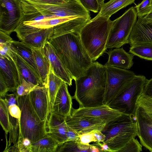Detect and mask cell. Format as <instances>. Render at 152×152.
I'll list each match as a JSON object with an SVG mask.
<instances>
[{
	"label": "cell",
	"mask_w": 152,
	"mask_h": 152,
	"mask_svg": "<svg viewBox=\"0 0 152 152\" xmlns=\"http://www.w3.org/2000/svg\"><path fill=\"white\" fill-rule=\"evenodd\" d=\"M62 63L75 80L84 75L93 62L83 46L79 34H65L50 39Z\"/></svg>",
	"instance_id": "6da1fadb"
},
{
	"label": "cell",
	"mask_w": 152,
	"mask_h": 152,
	"mask_svg": "<svg viewBox=\"0 0 152 152\" xmlns=\"http://www.w3.org/2000/svg\"><path fill=\"white\" fill-rule=\"evenodd\" d=\"M106 79L105 66L93 62L85 74L75 80V91L73 99L79 107H90L104 104Z\"/></svg>",
	"instance_id": "7a4b0ae2"
},
{
	"label": "cell",
	"mask_w": 152,
	"mask_h": 152,
	"mask_svg": "<svg viewBox=\"0 0 152 152\" xmlns=\"http://www.w3.org/2000/svg\"><path fill=\"white\" fill-rule=\"evenodd\" d=\"M112 22L110 18L97 15L91 19L80 31L81 42L93 61L106 52Z\"/></svg>",
	"instance_id": "3957f363"
},
{
	"label": "cell",
	"mask_w": 152,
	"mask_h": 152,
	"mask_svg": "<svg viewBox=\"0 0 152 152\" xmlns=\"http://www.w3.org/2000/svg\"><path fill=\"white\" fill-rule=\"evenodd\" d=\"M131 116L125 114L106 124L101 131L106 143L114 152H118L133 138L138 135L137 122Z\"/></svg>",
	"instance_id": "277c9868"
},
{
	"label": "cell",
	"mask_w": 152,
	"mask_h": 152,
	"mask_svg": "<svg viewBox=\"0 0 152 152\" xmlns=\"http://www.w3.org/2000/svg\"><path fill=\"white\" fill-rule=\"evenodd\" d=\"M17 102L21 112L19 123L20 139L27 138L33 143L48 134L47 121L41 120L37 115L29 94L18 96Z\"/></svg>",
	"instance_id": "5b68a950"
},
{
	"label": "cell",
	"mask_w": 152,
	"mask_h": 152,
	"mask_svg": "<svg viewBox=\"0 0 152 152\" xmlns=\"http://www.w3.org/2000/svg\"><path fill=\"white\" fill-rule=\"evenodd\" d=\"M147 80L143 75H136L121 88L107 105L134 118L137 101L142 94Z\"/></svg>",
	"instance_id": "8992f818"
},
{
	"label": "cell",
	"mask_w": 152,
	"mask_h": 152,
	"mask_svg": "<svg viewBox=\"0 0 152 152\" xmlns=\"http://www.w3.org/2000/svg\"><path fill=\"white\" fill-rule=\"evenodd\" d=\"M20 1L23 14L37 12L43 15L59 17H91L90 11L85 9L78 0H71L66 4L60 5Z\"/></svg>",
	"instance_id": "52a82bcc"
},
{
	"label": "cell",
	"mask_w": 152,
	"mask_h": 152,
	"mask_svg": "<svg viewBox=\"0 0 152 152\" xmlns=\"http://www.w3.org/2000/svg\"><path fill=\"white\" fill-rule=\"evenodd\" d=\"M136 10L132 7L121 16L113 21L106 48H118L129 44V39L137 21Z\"/></svg>",
	"instance_id": "ba28073f"
},
{
	"label": "cell",
	"mask_w": 152,
	"mask_h": 152,
	"mask_svg": "<svg viewBox=\"0 0 152 152\" xmlns=\"http://www.w3.org/2000/svg\"><path fill=\"white\" fill-rule=\"evenodd\" d=\"M20 0H0V30L10 35L23 17Z\"/></svg>",
	"instance_id": "9c48e42d"
},
{
	"label": "cell",
	"mask_w": 152,
	"mask_h": 152,
	"mask_svg": "<svg viewBox=\"0 0 152 152\" xmlns=\"http://www.w3.org/2000/svg\"><path fill=\"white\" fill-rule=\"evenodd\" d=\"M104 66L106 79L103 103L107 105L121 88L136 75L130 70Z\"/></svg>",
	"instance_id": "30bf717a"
},
{
	"label": "cell",
	"mask_w": 152,
	"mask_h": 152,
	"mask_svg": "<svg viewBox=\"0 0 152 152\" xmlns=\"http://www.w3.org/2000/svg\"><path fill=\"white\" fill-rule=\"evenodd\" d=\"M15 31L21 41L33 48L41 49L51 38L53 29L38 28L25 24L21 20Z\"/></svg>",
	"instance_id": "8fae6325"
},
{
	"label": "cell",
	"mask_w": 152,
	"mask_h": 152,
	"mask_svg": "<svg viewBox=\"0 0 152 152\" xmlns=\"http://www.w3.org/2000/svg\"><path fill=\"white\" fill-rule=\"evenodd\" d=\"M122 113L106 104L90 107L72 108L71 116L89 120L104 122L107 124Z\"/></svg>",
	"instance_id": "7c38bea8"
},
{
	"label": "cell",
	"mask_w": 152,
	"mask_h": 152,
	"mask_svg": "<svg viewBox=\"0 0 152 152\" xmlns=\"http://www.w3.org/2000/svg\"><path fill=\"white\" fill-rule=\"evenodd\" d=\"M32 105L40 119L47 121L51 112L48 87L37 86L29 94Z\"/></svg>",
	"instance_id": "4fadbf2b"
},
{
	"label": "cell",
	"mask_w": 152,
	"mask_h": 152,
	"mask_svg": "<svg viewBox=\"0 0 152 152\" xmlns=\"http://www.w3.org/2000/svg\"><path fill=\"white\" fill-rule=\"evenodd\" d=\"M129 44L130 47L152 45V20L145 16L138 17L130 34Z\"/></svg>",
	"instance_id": "5bb4252c"
},
{
	"label": "cell",
	"mask_w": 152,
	"mask_h": 152,
	"mask_svg": "<svg viewBox=\"0 0 152 152\" xmlns=\"http://www.w3.org/2000/svg\"><path fill=\"white\" fill-rule=\"evenodd\" d=\"M55 73L68 85H72L73 78L65 68L55 50L49 41L45 43L42 48Z\"/></svg>",
	"instance_id": "9a60e30c"
},
{
	"label": "cell",
	"mask_w": 152,
	"mask_h": 152,
	"mask_svg": "<svg viewBox=\"0 0 152 152\" xmlns=\"http://www.w3.org/2000/svg\"><path fill=\"white\" fill-rule=\"evenodd\" d=\"M67 84L64 82L57 92L51 107V111L66 117L71 115L72 98L70 94Z\"/></svg>",
	"instance_id": "2e32d148"
},
{
	"label": "cell",
	"mask_w": 152,
	"mask_h": 152,
	"mask_svg": "<svg viewBox=\"0 0 152 152\" xmlns=\"http://www.w3.org/2000/svg\"><path fill=\"white\" fill-rule=\"evenodd\" d=\"M66 118L51 111L47 121L48 134L59 144L67 141Z\"/></svg>",
	"instance_id": "e0dca14e"
},
{
	"label": "cell",
	"mask_w": 152,
	"mask_h": 152,
	"mask_svg": "<svg viewBox=\"0 0 152 152\" xmlns=\"http://www.w3.org/2000/svg\"><path fill=\"white\" fill-rule=\"evenodd\" d=\"M0 74L4 78L9 91L13 93L15 92L19 84L20 78L14 61L0 56Z\"/></svg>",
	"instance_id": "ac0fdd59"
},
{
	"label": "cell",
	"mask_w": 152,
	"mask_h": 152,
	"mask_svg": "<svg viewBox=\"0 0 152 152\" xmlns=\"http://www.w3.org/2000/svg\"><path fill=\"white\" fill-rule=\"evenodd\" d=\"M106 53L108 59L105 65L128 70L133 64L134 55L127 53L122 48H115Z\"/></svg>",
	"instance_id": "d6986e66"
},
{
	"label": "cell",
	"mask_w": 152,
	"mask_h": 152,
	"mask_svg": "<svg viewBox=\"0 0 152 152\" xmlns=\"http://www.w3.org/2000/svg\"><path fill=\"white\" fill-rule=\"evenodd\" d=\"M66 121L67 126L79 134L96 129L102 131L107 124L104 122L72 117L71 116L66 117Z\"/></svg>",
	"instance_id": "ffe728a7"
},
{
	"label": "cell",
	"mask_w": 152,
	"mask_h": 152,
	"mask_svg": "<svg viewBox=\"0 0 152 152\" xmlns=\"http://www.w3.org/2000/svg\"><path fill=\"white\" fill-rule=\"evenodd\" d=\"M91 19V17H78L56 26L53 27L50 39L69 33L79 34L82 28Z\"/></svg>",
	"instance_id": "44dd1931"
},
{
	"label": "cell",
	"mask_w": 152,
	"mask_h": 152,
	"mask_svg": "<svg viewBox=\"0 0 152 152\" xmlns=\"http://www.w3.org/2000/svg\"><path fill=\"white\" fill-rule=\"evenodd\" d=\"M14 61L18 69L19 78H23L35 86H44L39 76L19 55L14 52Z\"/></svg>",
	"instance_id": "7402d4cb"
},
{
	"label": "cell",
	"mask_w": 152,
	"mask_h": 152,
	"mask_svg": "<svg viewBox=\"0 0 152 152\" xmlns=\"http://www.w3.org/2000/svg\"><path fill=\"white\" fill-rule=\"evenodd\" d=\"M134 118L137 123L138 136L141 144L152 152V125L141 116L137 108Z\"/></svg>",
	"instance_id": "603a6c76"
},
{
	"label": "cell",
	"mask_w": 152,
	"mask_h": 152,
	"mask_svg": "<svg viewBox=\"0 0 152 152\" xmlns=\"http://www.w3.org/2000/svg\"><path fill=\"white\" fill-rule=\"evenodd\" d=\"M38 73L44 86L48 87L50 64L42 49L32 48Z\"/></svg>",
	"instance_id": "cb8c5ba5"
},
{
	"label": "cell",
	"mask_w": 152,
	"mask_h": 152,
	"mask_svg": "<svg viewBox=\"0 0 152 152\" xmlns=\"http://www.w3.org/2000/svg\"><path fill=\"white\" fill-rule=\"evenodd\" d=\"M13 51L19 55L39 75L32 47L23 42L13 40L11 43Z\"/></svg>",
	"instance_id": "d4e9b609"
},
{
	"label": "cell",
	"mask_w": 152,
	"mask_h": 152,
	"mask_svg": "<svg viewBox=\"0 0 152 152\" xmlns=\"http://www.w3.org/2000/svg\"><path fill=\"white\" fill-rule=\"evenodd\" d=\"M135 0H110L100 6L99 11L97 15L110 18L120 10L134 3Z\"/></svg>",
	"instance_id": "484cf974"
},
{
	"label": "cell",
	"mask_w": 152,
	"mask_h": 152,
	"mask_svg": "<svg viewBox=\"0 0 152 152\" xmlns=\"http://www.w3.org/2000/svg\"><path fill=\"white\" fill-rule=\"evenodd\" d=\"M59 145V144L48 134L32 144L31 152H56Z\"/></svg>",
	"instance_id": "4316f807"
},
{
	"label": "cell",
	"mask_w": 152,
	"mask_h": 152,
	"mask_svg": "<svg viewBox=\"0 0 152 152\" xmlns=\"http://www.w3.org/2000/svg\"><path fill=\"white\" fill-rule=\"evenodd\" d=\"M137 108L141 116L152 125V96L142 94L137 100Z\"/></svg>",
	"instance_id": "83f0119b"
},
{
	"label": "cell",
	"mask_w": 152,
	"mask_h": 152,
	"mask_svg": "<svg viewBox=\"0 0 152 152\" xmlns=\"http://www.w3.org/2000/svg\"><path fill=\"white\" fill-rule=\"evenodd\" d=\"M77 16L60 17L47 18L37 21H23L24 24L41 28H48L74 18Z\"/></svg>",
	"instance_id": "f1b7e54d"
},
{
	"label": "cell",
	"mask_w": 152,
	"mask_h": 152,
	"mask_svg": "<svg viewBox=\"0 0 152 152\" xmlns=\"http://www.w3.org/2000/svg\"><path fill=\"white\" fill-rule=\"evenodd\" d=\"M64 82L55 73L50 64L48 78V88L51 107L57 92Z\"/></svg>",
	"instance_id": "f546056e"
},
{
	"label": "cell",
	"mask_w": 152,
	"mask_h": 152,
	"mask_svg": "<svg viewBox=\"0 0 152 152\" xmlns=\"http://www.w3.org/2000/svg\"><path fill=\"white\" fill-rule=\"evenodd\" d=\"M90 152L89 145L82 144L77 141H67L60 144L56 152Z\"/></svg>",
	"instance_id": "4dcf8cb0"
},
{
	"label": "cell",
	"mask_w": 152,
	"mask_h": 152,
	"mask_svg": "<svg viewBox=\"0 0 152 152\" xmlns=\"http://www.w3.org/2000/svg\"><path fill=\"white\" fill-rule=\"evenodd\" d=\"M0 122L5 132L6 143L7 142V135L11 131L8 108L4 99H0Z\"/></svg>",
	"instance_id": "1f68e13d"
},
{
	"label": "cell",
	"mask_w": 152,
	"mask_h": 152,
	"mask_svg": "<svg viewBox=\"0 0 152 152\" xmlns=\"http://www.w3.org/2000/svg\"><path fill=\"white\" fill-rule=\"evenodd\" d=\"M129 53L149 61H152V45H141L130 47Z\"/></svg>",
	"instance_id": "d6a6232c"
},
{
	"label": "cell",
	"mask_w": 152,
	"mask_h": 152,
	"mask_svg": "<svg viewBox=\"0 0 152 152\" xmlns=\"http://www.w3.org/2000/svg\"><path fill=\"white\" fill-rule=\"evenodd\" d=\"M36 86L28 83L23 78H20L15 92L18 96L26 95L29 94Z\"/></svg>",
	"instance_id": "836d02e7"
},
{
	"label": "cell",
	"mask_w": 152,
	"mask_h": 152,
	"mask_svg": "<svg viewBox=\"0 0 152 152\" xmlns=\"http://www.w3.org/2000/svg\"><path fill=\"white\" fill-rule=\"evenodd\" d=\"M135 7L138 17L146 16L152 10L150 0H143Z\"/></svg>",
	"instance_id": "e575fe53"
},
{
	"label": "cell",
	"mask_w": 152,
	"mask_h": 152,
	"mask_svg": "<svg viewBox=\"0 0 152 152\" xmlns=\"http://www.w3.org/2000/svg\"><path fill=\"white\" fill-rule=\"evenodd\" d=\"M142 151V145L135 137L132 138L118 152H140Z\"/></svg>",
	"instance_id": "d590c367"
},
{
	"label": "cell",
	"mask_w": 152,
	"mask_h": 152,
	"mask_svg": "<svg viewBox=\"0 0 152 152\" xmlns=\"http://www.w3.org/2000/svg\"><path fill=\"white\" fill-rule=\"evenodd\" d=\"M87 10L94 13L98 12L100 5L97 0H78Z\"/></svg>",
	"instance_id": "8d00e7d4"
},
{
	"label": "cell",
	"mask_w": 152,
	"mask_h": 152,
	"mask_svg": "<svg viewBox=\"0 0 152 152\" xmlns=\"http://www.w3.org/2000/svg\"><path fill=\"white\" fill-rule=\"evenodd\" d=\"M77 141L82 144L89 146L90 143L96 142L94 134V130L79 134V139Z\"/></svg>",
	"instance_id": "74e56055"
},
{
	"label": "cell",
	"mask_w": 152,
	"mask_h": 152,
	"mask_svg": "<svg viewBox=\"0 0 152 152\" xmlns=\"http://www.w3.org/2000/svg\"><path fill=\"white\" fill-rule=\"evenodd\" d=\"M11 43L0 45V56L14 61V53L12 48Z\"/></svg>",
	"instance_id": "f35d334b"
},
{
	"label": "cell",
	"mask_w": 152,
	"mask_h": 152,
	"mask_svg": "<svg viewBox=\"0 0 152 152\" xmlns=\"http://www.w3.org/2000/svg\"><path fill=\"white\" fill-rule=\"evenodd\" d=\"M28 1L46 4L60 5L66 4L71 0H24Z\"/></svg>",
	"instance_id": "ab89813d"
},
{
	"label": "cell",
	"mask_w": 152,
	"mask_h": 152,
	"mask_svg": "<svg viewBox=\"0 0 152 152\" xmlns=\"http://www.w3.org/2000/svg\"><path fill=\"white\" fill-rule=\"evenodd\" d=\"M18 97L15 92L10 94L7 93L5 95L4 99L8 107L15 104L18 105Z\"/></svg>",
	"instance_id": "60d3db41"
},
{
	"label": "cell",
	"mask_w": 152,
	"mask_h": 152,
	"mask_svg": "<svg viewBox=\"0 0 152 152\" xmlns=\"http://www.w3.org/2000/svg\"><path fill=\"white\" fill-rule=\"evenodd\" d=\"M9 91L7 83L2 75L0 74V97L3 98Z\"/></svg>",
	"instance_id": "b9f144b4"
},
{
	"label": "cell",
	"mask_w": 152,
	"mask_h": 152,
	"mask_svg": "<svg viewBox=\"0 0 152 152\" xmlns=\"http://www.w3.org/2000/svg\"><path fill=\"white\" fill-rule=\"evenodd\" d=\"M66 135L67 141H77L79 139V134L67 126Z\"/></svg>",
	"instance_id": "7bdbcfd3"
},
{
	"label": "cell",
	"mask_w": 152,
	"mask_h": 152,
	"mask_svg": "<svg viewBox=\"0 0 152 152\" xmlns=\"http://www.w3.org/2000/svg\"><path fill=\"white\" fill-rule=\"evenodd\" d=\"M9 113L11 116L15 118H20L21 112L18 105L16 104L11 105L8 107Z\"/></svg>",
	"instance_id": "ee69618b"
},
{
	"label": "cell",
	"mask_w": 152,
	"mask_h": 152,
	"mask_svg": "<svg viewBox=\"0 0 152 152\" xmlns=\"http://www.w3.org/2000/svg\"><path fill=\"white\" fill-rule=\"evenodd\" d=\"M13 41L10 35L0 30V45L10 43Z\"/></svg>",
	"instance_id": "f6af8a7d"
},
{
	"label": "cell",
	"mask_w": 152,
	"mask_h": 152,
	"mask_svg": "<svg viewBox=\"0 0 152 152\" xmlns=\"http://www.w3.org/2000/svg\"><path fill=\"white\" fill-rule=\"evenodd\" d=\"M142 94L145 95L152 96V78L147 80Z\"/></svg>",
	"instance_id": "bcb514c9"
},
{
	"label": "cell",
	"mask_w": 152,
	"mask_h": 152,
	"mask_svg": "<svg viewBox=\"0 0 152 152\" xmlns=\"http://www.w3.org/2000/svg\"><path fill=\"white\" fill-rule=\"evenodd\" d=\"M94 134L96 142H102L104 141L105 136L101 131L97 129L94 130Z\"/></svg>",
	"instance_id": "7dc6e473"
},
{
	"label": "cell",
	"mask_w": 152,
	"mask_h": 152,
	"mask_svg": "<svg viewBox=\"0 0 152 152\" xmlns=\"http://www.w3.org/2000/svg\"><path fill=\"white\" fill-rule=\"evenodd\" d=\"M94 144L99 148L100 152H114L105 142H102V143H101L99 142H96Z\"/></svg>",
	"instance_id": "c3c4849f"
},
{
	"label": "cell",
	"mask_w": 152,
	"mask_h": 152,
	"mask_svg": "<svg viewBox=\"0 0 152 152\" xmlns=\"http://www.w3.org/2000/svg\"><path fill=\"white\" fill-rule=\"evenodd\" d=\"M89 147L90 152H100L99 148L94 144H90Z\"/></svg>",
	"instance_id": "681fc988"
},
{
	"label": "cell",
	"mask_w": 152,
	"mask_h": 152,
	"mask_svg": "<svg viewBox=\"0 0 152 152\" xmlns=\"http://www.w3.org/2000/svg\"><path fill=\"white\" fill-rule=\"evenodd\" d=\"M145 17L147 19L152 20V10L148 15L145 16Z\"/></svg>",
	"instance_id": "f907efd6"
},
{
	"label": "cell",
	"mask_w": 152,
	"mask_h": 152,
	"mask_svg": "<svg viewBox=\"0 0 152 152\" xmlns=\"http://www.w3.org/2000/svg\"><path fill=\"white\" fill-rule=\"evenodd\" d=\"M100 6L104 3L105 0H97Z\"/></svg>",
	"instance_id": "816d5d0a"
},
{
	"label": "cell",
	"mask_w": 152,
	"mask_h": 152,
	"mask_svg": "<svg viewBox=\"0 0 152 152\" xmlns=\"http://www.w3.org/2000/svg\"><path fill=\"white\" fill-rule=\"evenodd\" d=\"M151 2V4L152 7V0H150Z\"/></svg>",
	"instance_id": "f5cc1de1"
}]
</instances>
